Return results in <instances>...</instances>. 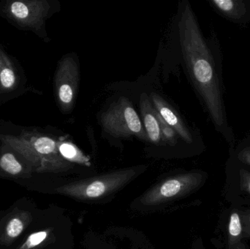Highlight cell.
<instances>
[{
  "mask_svg": "<svg viewBox=\"0 0 250 249\" xmlns=\"http://www.w3.org/2000/svg\"><path fill=\"white\" fill-rule=\"evenodd\" d=\"M178 29L181 51L188 76L216 130L233 147L234 137L228 122L223 99L221 64L217 63L188 1L182 7Z\"/></svg>",
  "mask_w": 250,
  "mask_h": 249,
  "instance_id": "obj_1",
  "label": "cell"
},
{
  "mask_svg": "<svg viewBox=\"0 0 250 249\" xmlns=\"http://www.w3.org/2000/svg\"><path fill=\"white\" fill-rule=\"evenodd\" d=\"M0 140L20 154L34 172H60L73 167L60 155L59 140L52 136L26 131L19 135L0 134Z\"/></svg>",
  "mask_w": 250,
  "mask_h": 249,
  "instance_id": "obj_2",
  "label": "cell"
},
{
  "mask_svg": "<svg viewBox=\"0 0 250 249\" xmlns=\"http://www.w3.org/2000/svg\"><path fill=\"white\" fill-rule=\"evenodd\" d=\"M143 170L144 166L120 170L70 183L59 187L56 191L82 201H95L118 191L141 173Z\"/></svg>",
  "mask_w": 250,
  "mask_h": 249,
  "instance_id": "obj_3",
  "label": "cell"
},
{
  "mask_svg": "<svg viewBox=\"0 0 250 249\" xmlns=\"http://www.w3.org/2000/svg\"><path fill=\"white\" fill-rule=\"evenodd\" d=\"M101 127L105 133L115 137H138L148 141L142 121L132 102L122 96L110 105L100 117Z\"/></svg>",
  "mask_w": 250,
  "mask_h": 249,
  "instance_id": "obj_4",
  "label": "cell"
},
{
  "mask_svg": "<svg viewBox=\"0 0 250 249\" xmlns=\"http://www.w3.org/2000/svg\"><path fill=\"white\" fill-rule=\"evenodd\" d=\"M207 179L204 172H186L165 180L145 193L140 199L144 206L152 207L187 195L199 188Z\"/></svg>",
  "mask_w": 250,
  "mask_h": 249,
  "instance_id": "obj_5",
  "label": "cell"
},
{
  "mask_svg": "<svg viewBox=\"0 0 250 249\" xmlns=\"http://www.w3.org/2000/svg\"><path fill=\"white\" fill-rule=\"evenodd\" d=\"M49 10V3L45 0L7 1L2 7L3 13L10 22L38 35H41Z\"/></svg>",
  "mask_w": 250,
  "mask_h": 249,
  "instance_id": "obj_6",
  "label": "cell"
},
{
  "mask_svg": "<svg viewBox=\"0 0 250 249\" xmlns=\"http://www.w3.org/2000/svg\"><path fill=\"white\" fill-rule=\"evenodd\" d=\"M80 81V70L77 61L70 56L63 57L57 66L54 77L56 97L64 114L74 107Z\"/></svg>",
  "mask_w": 250,
  "mask_h": 249,
  "instance_id": "obj_7",
  "label": "cell"
},
{
  "mask_svg": "<svg viewBox=\"0 0 250 249\" xmlns=\"http://www.w3.org/2000/svg\"><path fill=\"white\" fill-rule=\"evenodd\" d=\"M150 100L155 111L176 132L178 136L187 143H192V136L182 118L173 107L165 100L160 95L152 92L150 95Z\"/></svg>",
  "mask_w": 250,
  "mask_h": 249,
  "instance_id": "obj_8",
  "label": "cell"
},
{
  "mask_svg": "<svg viewBox=\"0 0 250 249\" xmlns=\"http://www.w3.org/2000/svg\"><path fill=\"white\" fill-rule=\"evenodd\" d=\"M32 221L30 212L15 210L9 214L0 228V246L11 245L15 242Z\"/></svg>",
  "mask_w": 250,
  "mask_h": 249,
  "instance_id": "obj_9",
  "label": "cell"
},
{
  "mask_svg": "<svg viewBox=\"0 0 250 249\" xmlns=\"http://www.w3.org/2000/svg\"><path fill=\"white\" fill-rule=\"evenodd\" d=\"M31 165L11 148L4 145L0 149V174L13 178L29 177L33 172Z\"/></svg>",
  "mask_w": 250,
  "mask_h": 249,
  "instance_id": "obj_10",
  "label": "cell"
},
{
  "mask_svg": "<svg viewBox=\"0 0 250 249\" xmlns=\"http://www.w3.org/2000/svg\"><path fill=\"white\" fill-rule=\"evenodd\" d=\"M209 3L217 13L235 23H245L250 19V1L211 0Z\"/></svg>",
  "mask_w": 250,
  "mask_h": 249,
  "instance_id": "obj_11",
  "label": "cell"
},
{
  "mask_svg": "<svg viewBox=\"0 0 250 249\" xmlns=\"http://www.w3.org/2000/svg\"><path fill=\"white\" fill-rule=\"evenodd\" d=\"M140 111L148 141L153 144H158L162 140L160 125L155 110L149 96L146 93L141 94L140 97Z\"/></svg>",
  "mask_w": 250,
  "mask_h": 249,
  "instance_id": "obj_12",
  "label": "cell"
},
{
  "mask_svg": "<svg viewBox=\"0 0 250 249\" xmlns=\"http://www.w3.org/2000/svg\"><path fill=\"white\" fill-rule=\"evenodd\" d=\"M226 249H235L244 238V225L239 209H233L229 213L227 223Z\"/></svg>",
  "mask_w": 250,
  "mask_h": 249,
  "instance_id": "obj_13",
  "label": "cell"
},
{
  "mask_svg": "<svg viewBox=\"0 0 250 249\" xmlns=\"http://www.w3.org/2000/svg\"><path fill=\"white\" fill-rule=\"evenodd\" d=\"M18 82L19 77L11 60L0 50V89L5 92L14 90Z\"/></svg>",
  "mask_w": 250,
  "mask_h": 249,
  "instance_id": "obj_14",
  "label": "cell"
},
{
  "mask_svg": "<svg viewBox=\"0 0 250 249\" xmlns=\"http://www.w3.org/2000/svg\"><path fill=\"white\" fill-rule=\"evenodd\" d=\"M58 150L63 159L70 163H79L89 165V159L85 156L79 148L71 142L65 140L58 141Z\"/></svg>",
  "mask_w": 250,
  "mask_h": 249,
  "instance_id": "obj_15",
  "label": "cell"
},
{
  "mask_svg": "<svg viewBox=\"0 0 250 249\" xmlns=\"http://www.w3.org/2000/svg\"><path fill=\"white\" fill-rule=\"evenodd\" d=\"M49 235L48 230L32 232L26 237L17 249H40L45 244Z\"/></svg>",
  "mask_w": 250,
  "mask_h": 249,
  "instance_id": "obj_16",
  "label": "cell"
},
{
  "mask_svg": "<svg viewBox=\"0 0 250 249\" xmlns=\"http://www.w3.org/2000/svg\"><path fill=\"white\" fill-rule=\"evenodd\" d=\"M155 110V109H154ZM156 115L160 125L162 140L171 146H175L177 143L178 134L163 119L160 114L155 111Z\"/></svg>",
  "mask_w": 250,
  "mask_h": 249,
  "instance_id": "obj_17",
  "label": "cell"
},
{
  "mask_svg": "<svg viewBox=\"0 0 250 249\" xmlns=\"http://www.w3.org/2000/svg\"><path fill=\"white\" fill-rule=\"evenodd\" d=\"M239 185L241 191L250 197V172L243 168L239 171Z\"/></svg>",
  "mask_w": 250,
  "mask_h": 249,
  "instance_id": "obj_18",
  "label": "cell"
},
{
  "mask_svg": "<svg viewBox=\"0 0 250 249\" xmlns=\"http://www.w3.org/2000/svg\"><path fill=\"white\" fill-rule=\"evenodd\" d=\"M244 225V238H250V209H239Z\"/></svg>",
  "mask_w": 250,
  "mask_h": 249,
  "instance_id": "obj_19",
  "label": "cell"
},
{
  "mask_svg": "<svg viewBox=\"0 0 250 249\" xmlns=\"http://www.w3.org/2000/svg\"><path fill=\"white\" fill-rule=\"evenodd\" d=\"M237 157L242 163L250 166V146L242 149L238 153Z\"/></svg>",
  "mask_w": 250,
  "mask_h": 249,
  "instance_id": "obj_20",
  "label": "cell"
},
{
  "mask_svg": "<svg viewBox=\"0 0 250 249\" xmlns=\"http://www.w3.org/2000/svg\"><path fill=\"white\" fill-rule=\"evenodd\" d=\"M235 249H246V247H245V244H243V243H241L240 244H239V246H238L237 247H236Z\"/></svg>",
  "mask_w": 250,
  "mask_h": 249,
  "instance_id": "obj_21",
  "label": "cell"
}]
</instances>
